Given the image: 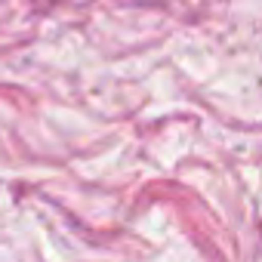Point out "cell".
Returning a JSON list of instances; mask_svg holds the SVG:
<instances>
[]
</instances>
